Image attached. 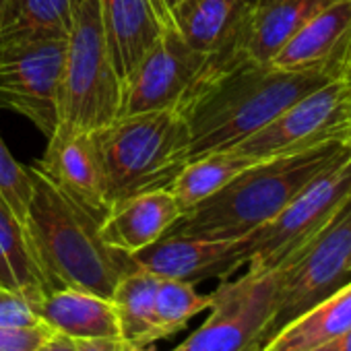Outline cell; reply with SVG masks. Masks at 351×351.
Masks as SVG:
<instances>
[{"mask_svg":"<svg viewBox=\"0 0 351 351\" xmlns=\"http://www.w3.org/2000/svg\"><path fill=\"white\" fill-rule=\"evenodd\" d=\"M38 312L54 332H62L75 341L118 337L112 300L85 289H54L44 295Z\"/></svg>","mask_w":351,"mask_h":351,"instance_id":"18","label":"cell"},{"mask_svg":"<svg viewBox=\"0 0 351 351\" xmlns=\"http://www.w3.org/2000/svg\"><path fill=\"white\" fill-rule=\"evenodd\" d=\"M36 351H77V341L62 332H52Z\"/></svg>","mask_w":351,"mask_h":351,"instance_id":"29","label":"cell"},{"mask_svg":"<svg viewBox=\"0 0 351 351\" xmlns=\"http://www.w3.org/2000/svg\"><path fill=\"white\" fill-rule=\"evenodd\" d=\"M351 197V153L328 165L269 223L238 240L242 267L279 269Z\"/></svg>","mask_w":351,"mask_h":351,"instance_id":"7","label":"cell"},{"mask_svg":"<svg viewBox=\"0 0 351 351\" xmlns=\"http://www.w3.org/2000/svg\"><path fill=\"white\" fill-rule=\"evenodd\" d=\"M182 213L180 201L169 189L147 191L114 203L101 219L99 232L108 246L134 254L163 238Z\"/></svg>","mask_w":351,"mask_h":351,"instance_id":"15","label":"cell"},{"mask_svg":"<svg viewBox=\"0 0 351 351\" xmlns=\"http://www.w3.org/2000/svg\"><path fill=\"white\" fill-rule=\"evenodd\" d=\"M0 285L7 287V289H13V291H19L17 289V281L13 277V271L9 267V261L3 252V246H0Z\"/></svg>","mask_w":351,"mask_h":351,"instance_id":"30","label":"cell"},{"mask_svg":"<svg viewBox=\"0 0 351 351\" xmlns=\"http://www.w3.org/2000/svg\"><path fill=\"white\" fill-rule=\"evenodd\" d=\"M122 351H155L151 345H147V347H132V345H122ZM173 351V349H171Z\"/></svg>","mask_w":351,"mask_h":351,"instance_id":"33","label":"cell"},{"mask_svg":"<svg viewBox=\"0 0 351 351\" xmlns=\"http://www.w3.org/2000/svg\"><path fill=\"white\" fill-rule=\"evenodd\" d=\"M277 271H248L211 291L209 316L173 351H261L273 312Z\"/></svg>","mask_w":351,"mask_h":351,"instance_id":"9","label":"cell"},{"mask_svg":"<svg viewBox=\"0 0 351 351\" xmlns=\"http://www.w3.org/2000/svg\"><path fill=\"white\" fill-rule=\"evenodd\" d=\"M118 108L120 77L104 29L99 0H77L64 50L60 120L91 132L118 118Z\"/></svg>","mask_w":351,"mask_h":351,"instance_id":"5","label":"cell"},{"mask_svg":"<svg viewBox=\"0 0 351 351\" xmlns=\"http://www.w3.org/2000/svg\"><path fill=\"white\" fill-rule=\"evenodd\" d=\"M153 5H155V3H153ZM155 9H157V7H155ZM157 13H159V11H157ZM165 25H167V23H165Z\"/></svg>","mask_w":351,"mask_h":351,"instance_id":"36","label":"cell"},{"mask_svg":"<svg viewBox=\"0 0 351 351\" xmlns=\"http://www.w3.org/2000/svg\"><path fill=\"white\" fill-rule=\"evenodd\" d=\"M52 332L46 322L29 328L0 326V351H36Z\"/></svg>","mask_w":351,"mask_h":351,"instance_id":"27","label":"cell"},{"mask_svg":"<svg viewBox=\"0 0 351 351\" xmlns=\"http://www.w3.org/2000/svg\"><path fill=\"white\" fill-rule=\"evenodd\" d=\"M246 0H180L169 11V25L201 54L236 46Z\"/></svg>","mask_w":351,"mask_h":351,"instance_id":"19","label":"cell"},{"mask_svg":"<svg viewBox=\"0 0 351 351\" xmlns=\"http://www.w3.org/2000/svg\"><path fill=\"white\" fill-rule=\"evenodd\" d=\"M91 136L110 207L132 195L169 189L189 163V122L176 108L118 116Z\"/></svg>","mask_w":351,"mask_h":351,"instance_id":"4","label":"cell"},{"mask_svg":"<svg viewBox=\"0 0 351 351\" xmlns=\"http://www.w3.org/2000/svg\"><path fill=\"white\" fill-rule=\"evenodd\" d=\"M66 38L0 40V108L27 118L46 138L60 122Z\"/></svg>","mask_w":351,"mask_h":351,"instance_id":"8","label":"cell"},{"mask_svg":"<svg viewBox=\"0 0 351 351\" xmlns=\"http://www.w3.org/2000/svg\"><path fill=\"white\" fill-rule=\"evenodd\" d=\"M328 81L332 77L324 73L285 71L250 60L236 46L211 54L195 85L176 106L189 122V161L236 147Z\"/></svg>","mask_w":351,"mask_h":351,"instance_id":"1","label":"cell"},{"mask_svg":"<svg viewBox=\"0 0 351 351\" xmlns=\"http://www.w3.org/2000/svg\"><path fill=\"white\" fill-rule=\"evenodd\" d=\"M349 124L351 77H341L308 91L275 120L232 149L252 159L300 153L328 141L345 138Z\"/></svg>","mask_w":351,"mask_h":351,"instance_id":"10","label":"cell"},{"mask_svg":"<svg viewBox=\"0 0 351 351\" xmlns=\"http://www.w3.org/2000/svg\"><path fill=\"white\" fill-rule=\"evenodd\" d=\"M34 193L25 213V228L48 293L62 287L85 289L101 298L136 265L130 254L108 246L101 219L60 193L34 165Z\"/></svg>","mask_w":351,"mask_h":351,"instance_id":"3","label":"cell"},{"mask_svg":"<svg viewBox=\"0 0 351 351\" xmlns=\"http://www.w3.org/2000/svg\"><path fill=\"white\" fill-rule=\"evenodd\" d=\"M155 3V7H157V11H159V15H161V19L169 25V11L180 3V0H153Z\"/></svg>","mask_w":351,"mask_h":351,"instance_id":"32","label":"cell"},{"mask_svg":"<svg viewBox=\"0 0 351 351\" xmlns=\"http://www.w3.org/2000/svg\"><path fill=\"white\" fill-rule=\"evenodd\" d=\"M0 287H3V285H0Z\"/></svg>","mask_w":351,"mask_h":351,"instance_id":"37","label":"cell"},{"mask_svg":"<svg viewBox=\"0 0 351 351\" xmlns=\"http://www.w3.org/2000/svg\"><path fill=\"white\" fill-rule=\"evenodd\" d=\"M277 271L263 347L289 322L351 281V197Z\"/></svg>","mask_w":351,"mask_h":351,"instance_id":"6","label":"cell"},{"mask_svg":"<svg viewBox=\"0 0 351 351\" xmlns=\"http://www.w3.org/2000/svg\"><path fill=\"white\" fill-rule=\"evenodd\" d=\"M209 56L193 50L171 25L120 81L118 116L176 108L195 85Z\"/></svg>","mask_w":351,"mask_h":351,"instance_id":"11","label":"cell"},{"mask_svg":"<svg viewBox=\"0 0 351 351\" xmlns=\"http://www.w3.org/2000/svg\"><path fill=\"white\" fill-rule=\"evenodd\" d=\"M32 193L34 180L29 167L13 157L7 143L3 141V134H0V195L23 221L32 201Z\"/></svg>","mask_w":351,"mask_h":351,"instance_id":"25","label":"cell"},{"mask_svg":"<svg viewBox=\"0 0 351 351\" xmlns=\"http://www.w3.org/2000/svg\"><path fill=\"white\" fill-rule=\"evenodd\" d=\"M285 71L351 77V0H335L316 13L271 60Z\"/></svg>","mask_w":351,"mask_h":351,"instance_id":"13","label":"cell"},{"mask_svg":"<svg viewBox=\"0 0 351 351\" xmlns=\"http://www.w3.org/2000/svg\"><path fill=\"white\" fill-rule=\"evenodd\" d=\"M77 0H7L0 17V40L66 38Z\"/></svg>","mask_w":351,"mask_h":351,"instance_id":"23","label":"cell"},{"mask_svg":"<svg viewBox=\"0 0 351 351\" xmlns=\"http://www.w3.org/2000/svg\"><path fill=\"white\" fill-rule=\"evenodd\" d=\"M314 351H351V328L345 330L335 341H330V343H326V345H322V347H318Z\"/></svg>","mask_w":351,"mask_h":351,"instance_id":"31","label":"cell"},{"mask_svg":"<svg viewBox=\"0 0 351 351\" xmlns=\"http://www.w3.org/2000/svg\"><path fill=\"white\" fill-rule=\"evenodd\" d=\"M211 293H199L195 283L159 277L155 314L161 339L182 330L195 316L209 310Z\"/></svg>","mask_w":351,"mask_h":351,"instance_id":"24","label":"cell"},{"mask_svg":"<svg viewBox=\"0 0 351 351\" xmlns=\"http://www.w3.org/2000/svg\"><path fill=\"white\" fill-rule=\"evenodd\" d=\"M335 0H246L236 50L250 60L271 62L316 13Z\"/></svg>","mask_w":351,"mask_h":351,"instance_id":"16","label":"cell"},{"mask_svg":"<svg viewBox=\"0 0 351 351\" xmlns=\"http://www.w3.org/2000/svg\"><path fill=\"white\" fill-rule=\"evenodd\" d=\"M345 141L351 145V124H349V128H347V136H345Z\"/></svg>","mask_w":351,"mask_h":351,"instance_id":"34","label":"cell"},{"mask_svg":"<svg viewBox=\"0 0 351 351\" xmlns=\"http://www.w3.org/2000/svg\"><path fill=\"white\" fill-rule=\"evenodd\" d=\"M34 167L60 193L99 219L110 211L101 161L89 130L75 128L60 120L48 136L44 155Z\"/></svg>","mask_w":351,"mask_h":351,"instance_id":"12","label":"cell"},{"mask_svg":"<svg viewBox=\"0 0 351 351\" xmlns=\"http://www.w3.org/2000/svg\"><path fill=\"white\" fill-rule=\"evenodd\" d=\"M351 153L345 138L256 159L221 191L184 211L167 234L207 240H240L277 217L320 171Z\"/></svg>","mask_w":351,"mask_h":351,"instance_id":"2","label":"cell"},{"mask_svg":"<svg viewBox=\"0 0 351 351\" xmlns=\"http://www.w3.org/2000/svg\"><path fill=\"white\" fill-rule=\"evenodd\" d=\"M5 5H7V0H0V17H3V11H5Z\"/></svg>","mask_w":351,"mask_h":351,"instance_id":"35","label":"cell"},{"mask_svg":"<svg viewBox=\"0 0 351 351\" xmlns=\"http://www.w3.org/2000/svg\"><path fill=\"white\" fill-rule=\"evenodd\" d=\"M44 324L38 306L23 293L0 287V326L9 328H29Z\"/></svg>","mask_w":351,"mask_h":351,"instance_id":"26","label":"cell"},{"mask_svg":"<svg viewBox=\"0 0 351 351\" xmlns=\"http://www.w3.org/2000/svg\"><path fill=\"white\" fill-rule=\"evenodd\" d=\"M351 328V281L281 328L261 351H314Z\"/></svg>","mask_w":351,"mask_h":351,"instance_id":"20","label":"cell"},{"mask_svg":"<svg viewBox=\"0 0 351 351\" xmlns=\"http://www.w3.org/2000/svg\"><path fill=\"white\" fill-rule=\"evenodd\" d=\"M104 29L120 81L167 27L153 0H99Z\"/></svg>","mask_w":351,"mask_h":351,"instance_id":"17","label":"cell"},{"mask_svg":"<svg viewBox=\"0 0 351 351\" xmlns=\"http://www.w3.org/2000/svg\"><path fill=\"white\" fill-rule=\"evenodd\" d=\"M157 283V275L138 267L122 275L116 283L110 300L116 310L118 339L122 345L147 347L161 339L155 314Z\"/></svg>","mask_w":351,"mask_h":351,"instance_id":"21","label":"cell"},{"mask_svg":"<svg viewBox=\"0 0 351 351\" xmlns=\"http://www.w3.org/2000/svg\"><path fill=\"white\" fill-rule=\"evenodd\" d=\"M256 159L240 153L238 149H221L197 159H191L184 169L176 176L169 191L180 201L182 209L189 211L201 201L221 191L232 178L252 165Z\"/></svg>","mask_w":351,"mask_h":351,"instance_id":"22","label":"cell"},{"mask_svg":"<svg viewBox=\"0 0 351 351\" xmlns=\"http://www.w3.org/2000/svg\"><path fill=\"white\" fill-rule=\"evenodd\" d=\"M138 269L157 277L201 283L207 279H228L242 269L238 240H207L165 234L147 248L130 254Z\"/></svg>","mask_w":351,"mask_h":351,"instance_id":"14","label":"cell"},{"mask_svg":"<svg viewBox=\"0 0 351 351\" xmlns=\"http://www.w3.org/2000/svg\"><path fill=\"white\" fill-rule=\"evenodd\" d=\"M77 351H122V341L118 337L85 339V341H77Z\"/></svg>","mask_w":351,"mask_h":351,"instance_id":"28","label":"cell"}]
</instances>
